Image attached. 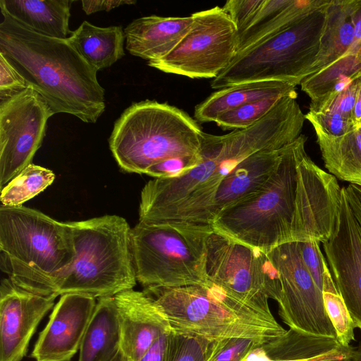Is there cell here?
<instances>
[{"mask_svg": "<svg viewBox=\"0 0 361 361\" xmlns=\"http://www.w3.org/2000/svg\"><path fill=\"white\" fill-rule=\"evenodd\" d=\"M300 135L284 147L262 190L221 212L213 230L266 253L289 242L324 243L332 235L341 197L336 178L319 167Z\"/></svg>", "mask_w": 361, "mask_h": 361, "instance_id": "1", "label": "cell"}, {"mask_svg": "<svg viewBox=\"0 0 361 361\" xmlns=\"http://www.w3.org/2000/svg\"><path fill=\"white\" fill-rule=\"evenodd\" d=\"M0 53L46 102L54 114L65 113L94 123L106 107L104 89L91 66L67 39L39 34L1 13Z\"/></svg>", "mask_w": 361, "mask_h": 361, "instance_id": "2", "label": "cell"}, {"mask_svg": "<svg viewBox=\"0 0 361 361\" xmlns=\"http://www.w3.org/2000/svg\"><path fill=\"white\" fill-rule=\"evenodd\" d=\"M75 257L69 222L20 207H0V267L16 286L56 295Z\"/></svg>", "mask_w": 361, "mask_h": 361, "instance_id": "3", "label": "cell"}, {"mask_svg": "<svg viewBox=\"0 0 361 361\" xmlns=\"http://www.w3.org/2000/svg\"><path fill=\"white\" fill-rule=\"evenodd\" d=\"M143 291L160 306L176 334L210 341L249 338L264 345L286 332L271 312L245 303L209 279L199 285Z\"/></svg>", "mask_w": 361, "mask_h": 361, "instance_id": "4", "label": "cell"}, {"mask_svg": "<svg viewBox=\"0 0 361 361\" xmlns=\"http://www.w3.org/2000/svg\"><path fill=\"white\" fill-rule=\"evenodd\" d=\"M202 128L185 111L168 103H133L117 119L109 148L119 167L145 174L152 165L169 158L200 152Z\"/></svg>", "mask_w": 361, "mask_h": 361, "instance_id": "5", "label": "cell"}, {"mask_svg": "<svg viewBox=\"0 0 361 361\" xmlns=\"http://www.w3.org/2000/svg\"><path fill=\"white\" fill-rule=\"evenodd\" d=\"M69 224L75 257L58 295L100 298L133 289L137 279L127 221L118 215H104Z\"/></svg>", "mask_w": 361, "mask_h": 361, "instance_id": "6", "label": "cell"}, {"mask_svg": "<svg viewBox=\"0 0 361 361\" xmlns=\"http://www.w3.org/2000/svg\"><path fill=\"white\" fill-rule=\"evenodd\" d=\"M212 226L150 224L131 228V250L138 281L145 288H174L205 283L206 238Z\"/></svg>", "mask_w": 361, "mask_h": 361, "instance_id": "7", "label": "cell"}, {"mask_svg": "<svg viewBox=\"0 0 361 361\" xmlns=\"http://www.w3.org/2000/svg\"><path fill=\"white\" fill-rule=\"evenodd\" d=\"M327 5L277 35L237 53L230 64L212 79L211 87L219 90L265 80L300 85L308 76L318 55Z\"/></svg>", "mask_w": 361, "mask_h": 361, "instance_id": "8", "label": "cell"}, {"mask_svg": "<svg viewBox=\"0 0 361 361\" xmlns=\"http://www.w3.org/2000/svg\"><path fill=\"white\" fill-rule=\"evenodd\" d=\"M207 279L245 303L271 312L268 300L281 298L278 271L268 253L212 230L205 243Z\"/></svg>", "mask_w": 361, "mask_h": 361, "instance_id": "9", "label": "cell"}, {"mask_svg": "<svg viewBox=\"0 0 361 361\" xmlns=\"http://www.w3.org/2000/svg\"><path fill=\"white\" fill-rule=\"evenodd\" d=\"M191 16L190 28L177 46L163 58L148 61V65L192 79H214L237 54V28L218 6Z\"/></svg>", "mask_w": 361, "mask_h": 361, "instance_id": "10", "label": "cell"}, {"mask_svg": "<svg viewBox=\"0 0 361 361\" xmlns=\"http://www.w3.org/2000/svg\"><path fill=\"white\" fill-rule=\"evenodd\" d=\"M267 253L279 276V314L283 322L297 331L336 338L322 291L303 264L298 242L283 243Z\"/></svg>", "mask_w": 361, "mask_h": 361, "instance_id": "11", "label": "cell"}, {"mask_svg": "<svg viewBox=\"0 0 361 361\" xmlns=\"http://www.w3.org/2000/svg\"><path fill=\"white\" fill-rule=\"evenodd\" d=\"M54 113L31 87L0 102V188L25 168L42 145Z\"/></svg>", "mask_w": 361, "mask_h": 361, "instance_id": "12", "label": "cell"}, {"mask_svg": "<svg viewBox=\"0 0 361 361\" xmlns=\"http://www.w3.org/2000/svg\"><path fill=\"white\" fill-rule=\"evenodd\" d=\"M336 288L361 331V230L347 200L345 187L334 230L322 243Z\"/></svg>", "mask_w": 361, "mask_h": 361, "instance_id": "13", "label": "cell"}, {"mask_svg": "<svg viewBox=\"0 0 361 361\" xmlns=\"http://www.w3.org/2000/svg\"><path fill=\"white\" fill-rule=\"evenodd\" d=\"M57 295L36 294L8 278L0 285V361H21L40 321Z\"/></svg>", "mask_w": 361, "mask_h": 361, "instance_id": "14", "label": "cell"}, {"mask_svg": "<svg viewBox=\"0 0 361 361\" xmlns=\"http://www.w3.org/2000/svg\"><path fill=\"white\" fill-rule=\"evenodd\" d=\"M95 299L78 293L61 295L38 336L31 357L35 361H70L80 349L97 305Z\"/></svg>", "mask_w": 361, "mask_h": 361, "instance_id": "15", "label": "cell"}, {"mask_svg": "<svg viewBox=\"0 0 361 361\" xmlns=\"http://www.w3.org/2000/svg\"><path fill=\"white\" fill-rule=\"evenodd\" d=\"M120 324V351L139 361L157 338L173 331L160 306L144 291L129 289L114 296Z\"/></svg>", "mask_w": 361, "mask_h": 361, "instance_id": "16", "label": "cell"}, {"mask_svg": "<svg viewBox=\"0 0 361 361\" xmlns=\"http://www.w3.org/2000/svg\"><path fill=\"white\" fill-rule=\"evenodd\" d=\"M192 16H144L130 23L124 29L128 51L152 61L169 54L189 31Z\"/></svg>", "mask_w": 361, "mask_h": 361, "instance_id": "17", "label": "cell"}, {"mask_svg": "<svg viewBox=\"0 0 361 361\" xmlns=\"http://www.w3.org/2000/svg\"><path fill=\"white\" fill-rule=\"evenodd\" d=\"M283 149L252 154L221 183L211 209V225L221 212L252 197L262 190L277 168Z\"/></svg>", "mask_w": 361, "mask_h": 361, "instance_id": "18", "label": "cell"}, {"mask_svg": "<svg viewBox=\"0 0 361 361\" xmlns=\"http://www.w3.org/2000/svg\"><path fill=\"white\" fill-rule=\"evenodd\" d=\"M330 0H265L248 27L238 35L237 53L287 29Z\"/></svg>", "mask_w": 361, "mask_h": 361, "instance_id": "19", "label": "cell"}, {"mask_svg": "<svg viewBox=\"0 0 361 361\" xmlns=\"http://www.w3.org/2000/svg\"><path fill=\"white\" fill-rule=\"evenodd\" d=\"M71 0H0L1 13L49 37L67 39Z\"/></svg>", "mask_w": 361, "mask_h": 361, "instance_id": "20", "label": "cell"}, {"mask_svg": "<svg viewBox=\"0 0 361 361\" xmlns=\"http://www.w3.org/2000/svg\"><path fill=\"white\" fill-rule=\"evenodd\" d=\"M295 85L281 81L265 80L241 83L219 89L197 104L195 119L201 123L215 122L222 114L247 103L295 91Z\"/></svg>", "mask_w": 361, "mask_h": 361, "instance_id": "21", "label": "cell"}, {"mask_svg": "<svg viewBox=\"0 0 361 361\" xmlns=\"http://www.w3.org/2000/svg\"><path fill=\"white\" fill-rule=\"evenodd\" d=\"M120 344L115 298H100L81 342L78 361H111L120 351Z\"/></svg>", "mask_w": 361, "mask_h": 361, "instance_id": "22", "label": "cell"}, {"mask_svg": "<svg viewBox=\"0 0 361 361\" xmlns=\"http://www.w3.org/2000/svg\"><path fill=\"white\" fill-rule=\"evenodd\" d=\"M67 40L97 71L110 67L125 55L126 36L120 25L99 27L84 20Z\"/></svg>", "mask_w": 361, "mask_h": 361, "instance_id": "23", "label": "cell"}, {"mask_svg": "<svg viewBox=\"0 0 361 361\" xmlns=\"http://www.w3.org/2000/svg\"><path fill=\"white\" fill-rule=\"evenodd\" d=\"M355 41L349 0H330L326 8V20L320 39L319 51L309 75L326 67L347 54Z\"/></svg>", "mask_w": 361, "mask_h": 361, "instance_id": "24", "label": "cell"}, {"mask_svg": "<svg viewBox=\"0 0 361 361\" xmlns=\"http://www.w3.org/2000/svg\"><path fill=\"white\" fill-rule=\"evenodd\" d=\"M314 130L324 166L330 173L361 187V125L338 137Z\"/></svg>", "mask_w": 361, "mask_h": 361, "instance_id": "25", "label": "cell"}, {"mask_svg": "<svg viewBox=\"0 0 361 361\" xmlns=\"http://www.w3.org/2000/svg\"><path fill=\"white\" fill-rule=\"evenodd\" d=\"M360 76L361 61L356 53L349 51L326 67L305 78L300 85L311 101H314L338 93Z\"/></svg>", "mask_w": 361, "mask_h": 361, "instance_id": "26", "label": "cell"}, {"mask_svg": "<svg viewBox=\"0 0 361 361\" xmlns=\"http://www.w3.org/2000/svg\"><path fill=\"white\" fill-rule=\"evenodd\" d=\"M54 179L51 170L32 163L1 190V205L23 206L51 185Z\"/></svg>", "mask_w": 361, "mask_h": 361, "instance_id": "27", "label": "cell"}, {"mask_svg": "<svg viewBox=\"0 0 361 361\" xmlns=\"http://www.w3.org/2000/svg\"><path fill=\"white\" fill-rule=\"evenodd\" d=\"M326 312L334 328L336 339L343 347H349L355 341V324L336 286L322 290Z\"/></svg>", "mask_w": 361, "mask_h": 361, "instance_id": "28", "label": "cell"}, {"mask_svg": "<svg viewBox=\"0 0 361 361\" xmlns=\"http://www.w3.org/2000/svg\"><path fill=\"white\" fill-rule=\"evenodd\" d=\"M283 97L274 95L247 103L222 114L215 123L224 130L247 128L265 116Z\"/></svg>", "mask_w": 361, "mask_h": 361, "instance_id": "29", "label": "cell"}, {"mask_svg": "<svg viewBox=\"0 0 361 361\" xmlns=\"http://www.w3.org/2000/svg\"><path fill=\"white\" fill-rule=\"evenodd\" d=\"M218 342L172 331L169 361H209Z\"/></svg>", "mask_w": 361, "mask_h": 361, "instance_id": "30", "label": "cell"}, {"mask_svg": "<svg viewBox=\"0 0 361 361\" xmlns=\"http://www.w3.org/2000/svg\"><path fill=\"white\" fill-rule=\"evenodd\" d=\"M361 85V76L351 81L343 90L331 96L311 101L309 111H336L353 120V111Z\"/></svg>", "mask_w": 361, "mask_h": 361, "instance_id": "31", "label": "cell"}, {"mask_svg": "<svg viewBox=\"0 0 361 361\" xmlns=\"http://www.w3.org/2000/svg\"><path fill=\"white\" fill-rule=\"evenodd\" d=\"M298 247L303 264L319 288L322 291L324 287L335 283L319 243L301 241L298 242Z\"/></svg>", "mask_w": 361, "mask_h": 361, "instance_id": "32", "label": "cell"}, {"mask_svg": "<svg viewBox=\"0 0 361 361\" xmlns=\"http://www.w3.org/2000/svg\"><path fill=\"white\" fill-rule=\"evenodd\" d=\"M305 118L314 129L332 137H341L356 127L352 119L336 111L316 113L309 111Z\"/></svg>", "mask_w": 361, "mask_h": 361, "instance_id": "33", "label": "cell"}, {"mask_svg": "<svg viewBox=\"0 0 361 361\" xmlns=\"http://www.w3.org/2000/svg\"><path fill=\"white\" fill-rule=\"evenodd\" d=\"M201 160L200 152L194 155L169 158L150 166L145 174L154 178L178 177L198 165Z\"/></svg>", "mask_w": 361, "mask_h": 361, "instance_id": "34", "label": "cell"}, {"mask_svg": "<svg viewBox=\"0 0 361 361\" xmlns=\"http://www.w3.org/2000/svg\"><path fill=\"white\" fill-rule=\"evenodd\" d=\"M265 0H228L222 8L235 24L238 35L245 31L262 6Z\"/></svg>", "mask_w": 361, "mask_h": 361, "instance_id": "35", "label": "cell"}, {"mask_svg": "<svg viewBox=\"0 0 361 361\" xmlns=\"http://www.w3.org/2000/svg\"><path fill=\"white\" fill-rule=\"evenodd\" d=\"M262 344L249 338H231L218 342L209 361H240L250 350Z\"/></svg>", "mask_w": 361, "mask_h": 361, "instance_id": "36", "label": "cell"}, {"mask_svg": "<svg viewBox=\"0 0 361 361\" xmlns=\"http://www.w3.org/2000/svg\"><path fill=\"white\" fill-rule=\"evenodd\" d=\"M27 87L24 78L0 53V99L11 97Z\"/></svg>", "mask_w": 361, "mask_h": 361, "instance_id": "37", "label": "cell"}, {"mask_svg": "<svg viewBox=\"0 0 361 361\" xmlns=\"http://www.w3.org/2000/svg\"><path fill=\"white\" fill-rule=\"evenodd\" d=\"M171 334L161 335L139 361H169Z\"/></svg>", "mask_w": 361, "mask_h": 361, "instance_id": "38", "label": "cell"}, {"mask_svg": "<svg viewBox=\"0 0 361 361\" xmlns=\"http://www.w3.org/2000/svg\"><path fill=\"white\" fill-rule=\"evenodd\" d=\"M81 3L84 12L90 15L98 11H109L114 8L124 4H135L136 1L132 0H83Z\"/></svg>", "mask_w": 361, "mask_h": 361, "instance_id": "39", "label": "cell"}, {"mask_svg": "<svg viewBox=\"0 0 361 361\" xmlns=\"http://www.w3.org/2000/svg\"><path fill=\"white\" fill-rule=\"evenodd\" d=\"M349 5L355 30V41L350 51L357 54L361 43V0H349Z\"/></svg>", "mask_w": 361, "mask_h": 361, "instance_id": "40", "label": "cell"}, {"mask_svg": "<svg viewBox=\"0 0 361 361\" xmlns=\"http://www.w3.org/2000/svg\"><path fill=\"white\" fill-rule=\"evenodd\" d=\"M345 191L350 207L361 230V187L349 184Z\"/></svg>", "mask_w": 361, "mask_h": 361, "instance_id": "41", "label": "cell"}, {"mask_svg": "<svg viewBox=\"0 0 361 361\" xmlns=\"http://www.w3.org/2000/svg\"><path fill=\"white\" fill-rule=\"evenodd\" d=\"M353 121L356 126L361 125V85L353 107Z\"/></svg>", "mask_w": 361, "mask_h": 361, "instance_id": "42", "label": "cell"}, {"mask_svg": "<svg viewBox=\"0 0 361 361\" xmlns=\"http://www.w3.org/2000/svg\"><path fill=\"white\" fill-rule=\"evenodd\" d=\"M355 347L350 346L345 352L322 361H352Z\"/></svg>", "mask_w": 361, "mask_h": 361, "instance_id": "43", "label": "cell"}, {"mask_svg": "<svg viewBox=\"0 0 361 361\" xmlns=\"http://www.w3.org/2000/svg\"><path fill=\"white\" fill-rule=\"evenodd\" d=\"M352 361H361V343L355 348Z\"/></svg>", "mask_w": 361, "mask_h": 361, "instance_id": "44", "label": "cell"}, {"mask_svg": "<svg viewBox=\"0 0 361 361\" xmlns=\"http://www.w3.org/2000/svg\"><path fill=\"white\" fill-rule=\"evenodd\" d=\"M111 361H126V360L123 357L121 351H119Z\"/></svg>", "mask_w": 361, "mask_h": 361, "instance_id": "45", "label": "cell"}, {"mask_svg": "<svg viewBox=\"0 0 361 361\" xmlns=\"http://www.w3.org/2000/svg\"><path fill=\"white\" fill-rule=\"evenodd\" d=\"M357 56L359 58V59L361 61V43H360V47L358 48V50H357Z\"/></svg>", "mask_w": 361, "mask_h": 361, "instance_id": "46", "label": "cell"}]
</instances>
